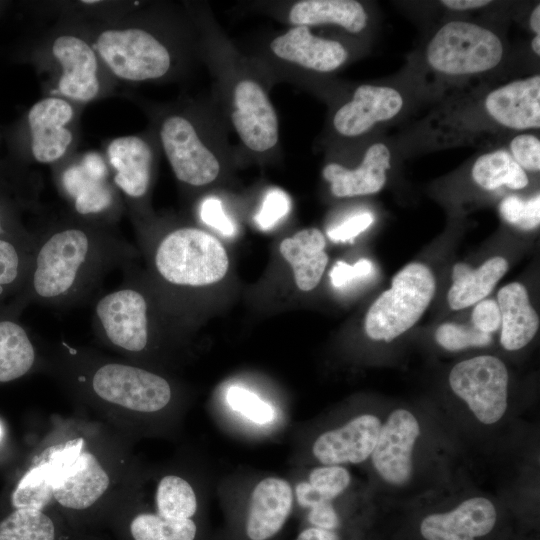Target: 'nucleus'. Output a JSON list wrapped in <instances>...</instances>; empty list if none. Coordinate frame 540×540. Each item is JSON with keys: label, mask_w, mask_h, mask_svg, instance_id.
I'll return each instance as SVG.
<instances>
[{"label": "nucleus", "mask_w": 540, "mask_h": 540, "mask_svg": "<svg viewBox=\"0 0 540 540\" xmlns=\"http://www.w3.org/2000/svg\"><path fill=\"white\" fill-rule=\"evenodd\" d=\"M380 429L381 422L373 415L355 417L321 434L313 444V454L325 465L363 462L372 454Z\"/></svg>", "instance_id": "obj_20"}, {"label": "nucleus", "mask_w": 540, "mask_h": 540, "mask_svg": "<svg viewBox=\"0 0 540 540\" xmlns=\"http://www.w3.org/2000/svg\"><path fill=\"white\" fill-rule=\"evenodd\" d=\"M92 45L101 63L123 81L157 79L171 66L166 46L142 28H107L98 33Z\"/></svg>", "instance_id": "obj_8"}, {"label": "nucleus", "mask_w": 540, "mask_h": 540, "mask_svg": "<svg viewBox=\"0 0 540 540\" xmlns=\"http://www.w3.org/2000/svg\"><path fill=\"white\" fill-rule=\"evenodd\" d=\"M415 417L404 409L392 412L381 426L372 451V462L378 474L391 484H404L412 471V450L419 435Z\"/></svg>", "instance_id": "obj_17"}, {"label": "nucleus", "mask_w": 540, "mask_h": 540, "mask_svg": "<svg viewBox=\"0 0 540 540\" xmlns=\"http://www.w3.org/2000/svg\"><path fill=\"white\" fill-rule=\"evenodd\" d=\"M200 218L205 224L215 228L225 236H232L235 233V226L226 215L218 198L209 197L201 203Z\"/></svg>", "instance_id": "obj_41"}, {"label": "nucleus", "mask_w": 540, "mask_h": 540, "mask_svg": "<svg viewBox=\"0 0 540 540\" xmlns=\"http://www.w3.org/2000/svg\"><path fill=\"white\" fill-rule=\"evenodd\" d=\"M497 303L501 312L502 346L507 350L523 348L539 327V317L530 304L526 288L516 282L504 286L498 292Z\"/></svg>", "instance_id": "obj_26"}, {"label": "nucleus", "mask_w": 540, "mask_h": 540, "mask_svg": "<svg viewBox=\"0 0 540 540\" xmlns=\"http://www.w3.org/2000/svg\"><path fill=\"white\" fill-rule=\"evenodd\" d=\"M23 311L10 301L0 303V384L45 368V346L21 321Z\"/></svg>", "instance_id": "obj_15"}, {"label": "nucleus", "mask_w": 540, "mask_h": 540, "mask_svg": "<svg viewBox=\"0 0 540 540\" xmlns=\"http://www.w3.org/2000/svg\"><path fill=\"white\" fill-rule=\"evenodd\" d=\"M108 513L128 515L127 531L131 540H195L193 519L170 520L148 511L111 508Z\"/></svg>", "instance_id": "obj_32"}, {"label": "nucleus", "mask_w": 540, "mask_h": 540, "mask_svg": "<svg viewBox=\"0 0 540 540\" xmlns=\"http://www.w3.org/2000/svg\"><path fill=\"white\" fill-rule=\"evenodd\" d=\"M453 392L463 399L479 421L497 422L507 407L508 374L494 356H477L453 367L449 375Z\"/></svg>", "instance_id": "obj_11"}, {"label": "nucleus", "mask_w": 540, "mask_h": 540, "mask_svg": "<svg viewBox=\"0 0 540 540\" xmlns=\"http://www.w3.org/2000/svg\"><path fill=\"white\" fill-rule=\"evenodd\" d=\"M149 253L157 279L174 288L192 289L217 283L229 267L227 252L220 241L193 227L168 231Z\"/></svg>", "instance_id": "obj_5"}, {"label": "nucleus", "mask_w": 540, "mask_h": 540, "mask_svg": "<svg viewBox=\"0 0 540 540\" xmlns=\"http://www.w3.org/2000/svg\"><path fill=\"white\" fill-rule=\"evenodd\" d=\"M0 187L10 190L15 193L14 185L11 183L8 173L5 172V169L2 164H0Z\"/></svg>", "instance_id": "obj_49"}, {"label": "nucleus", "mask_w": 540, "mask_h": 540, "mask_svg": "<svg viewBox=\"0 0 540 540\" xmlns=\"http://www.w3.org/2000/svg\"><path fill=\"white\" fill-rule=\"evenodd\" d=\"M373 270V265L368 259H360L354 265L338 261L330 271V280L334 287L344 288L355 280L367 277Z\"/></svg>", "instance_id": "obj_42"}, {"label": "nucleus", "mask_w": 540, "mask_h": 540, "mask_svg": "<svg viewBox=\"0 0 540 540\" xmlns=\"http://www.w3.org/2000/svg\"><path fill=\"white\" fill-rule=\"evenodd\" d=\"M310 509L308 518L314 527L333 530L338 526L337 513L329 501L318 503Z\"/></svg>", "instance_id": "obj_45"}, {"label": "nucleus", "mask_w": 540, "mask_h": 540, "mask_svg": "<svg viewBox=\"0 0 540 540\" xmlns=\"http://www.w3.org/2000/svg\"><path fill=\"white\" fill-rule=\"evenodd\" d=\"M290 209V199L281 189L268 191L259 212L255 216L257 225L264 230L274 227Z\"/></svg>", "instance_id": "obj_38"}, {"label": "nucleus", "mask_w": 540, "mask_h": 540, "mask_svg": "<svg viewBox=\"0 0 540 540\" xmlns=\"http://www.w3.org/2000/svg\"><path fill=\"white\" fill-rule=\"evenodd\" d=\"M107 160L113 170V184L135 210L150 188L153 160L151 147L139 136L117 137L107 146Z\"/></svg>", "instance_id": "obj_18"}, {"label": "nucleus", "mask_w": 540, "mask_h": 540, "mask_svg": "<svg viewBox=\"0 0 540 540\" xmlns=\"http://www.w3.org/2000/svg\"><path fill=\"white\" fill-rule=\"evenodd\" d=\"M427 61L446 75H472L496 67L503 57L499 37L487 28L465 21H450L430 40Z\"/></svg>", "instance_id": "obj_7"}, {"label": "nucleus", "mask_w": 540, "mask_h": 540, "mask_svg": "<svg viewBox=\"0 0 540 540\" xmlns=\"http://www.w3.org/2000/svg\"><path fill=\"white\" fill-rule=\"evenodd\" d=\"M132 440L77 409L54 415L32 456L41 465L61 512H108L136 465Z\"/></svg>", "instance_id": "obj_1"}, {"label": "nucleus", "mask_w": 540, "mask_h": 540, "mask_svg": "<svg viewBox=\"0 0 540 540\" xmlns=\"http://www.w3.org/2000/svg\"><path fill=\"white\" fill-rule=\"evenodd\" d=\"M136 256L135 247L113 227L71 216L36 231L26 281L9 301L22 311L31 304L79 305L108 273L132 264Z\"/></svg>", "instance_id": "obj_3"}, {"label": "nucleus", "mask_w": 540, "mask_h": 540, "mask_svg": "<svg viewBox=\"0 0 540 540\" xmlns=\"http://www.w3.org/2000/svg\"><path fill=\"white\" fill-rule=\"evenodd\" d=\"M371 213L363 212L355 214L338 226L328 230V237L335 242H346L352 240L365 231L373 222Z\"/></svg>", "instance_id": "obj_43"}, {"label": "nucleus", "mask_w": 540, "mask_h": 540, "mask_svg": "<svg viewBox=\"0 0 540 540\" xmlns=\"http://www.w3.org/2000/svg\"><path fill=\"white\" fill-rule=\"evenodd\" d=\"M270 48L281 59L319 72L337 69L348 56L341 43L317 37L306 26H296L276 37Z\"/></svg>", "instance_id": "obj_24"}, {"label": "nucleus", "mask_w": 540, "mask_h": 540, "mask_svg": "<svg viewBox=\"0 0 540 540\" xmlns=\"http://www.w3.org/2000/svg\"><path fill=\"white\" fill-rule=\"evenodd\" d=\"M491 118L514 130L540 127V76L516 80L491 91L485 99Z\"/></svg>", "instance_id": "obj_21"}, {"label": "nucleus", "mask_w": 540, "mask_h": 540, "mask_svg": "<svg viewBox=\"0 0 540 540\" xmlns=\"http://www.w3.org/2000/svg\"><path fill=\"white\" fill-rule=\"evenodd\" d=\"M499 210L506 222L523 230L534 229L540 223V195L536 194L527 201L508 196L501 201Z\"/></svg>", "instance_id": "obj_36"}, {"label": "nucleus", "mask_w": 540, "mask_h": 540, "mask_svg": "<svg viewBox=\"0 0 540 540\" xmlns=\"http://www.w3.org/2000/svg\"><path fill=\"white\" fill-rule=\"evenodd\" d=\"M325 246V237L316 228L298 231L281 242L280 253L291 265L300 290L310 291L320 282L328 263Z\"/></svg>", "instance_id": "obj_27"}, {"label": "nucleus", "mask_w": 540, "mask_h": 540, "mask_svg": "<svg viewBox=\"0 0 540 540\" xmlns=\"http://www.w3.org/2000/svg\"><path fill=\"white\" fill-rule=\"evenodd\" d=\"M149 495L152 496L153 510L118 503L112 504L109 510L122 508L148 511L170 520L192 519L197 512L198 500L194 487L179 474L165 473L156 478L152 493Z\"/></svg>", "instance_id": "obj_31"}, {"label": "nucleus", "mask_w": 540, "mask_h": 540, "mask_svg": "<svg viewBox=\"0 0 540 540\" xmlns=\"http://www.w3.org/2000/svg\"><path fill=\"white\" fill-rule=\"evenodd\" d=\"M296 540H339L333 530L311 527L303 530Z\"/></svg>", "instance_id": "obj_46"}, {"label": "nucleus", "mask_w": 540, "mask_h": 540, "mask_svg": "<svg viewBox=\"0 0 540 540\" xmlns=\"http://www.w3.org/2000/svg\"><path fill=\"white\" fill-rule=\"evenodd\" d=\"M51 53L60 68V97L86 103L99 96L101 61L93 45L78 35L61 34L53 40Z\"/></svg>", "instance_id": "obj_14"}, {"label": "nucleus", "mask_w": 540, "mask_h": 540, "mask_svg": "<svg viewBox=\"0 0 540 540\" xmlns=\"http://www.w3.org/2000/svg\"><path fill=\"white\" fill-rule=\"evenodd\" d=\"M402 106V96L394 88L363 84L355 90L353 98L337 110L333 124L344 136H359L376 123L392 119Z\"/></svg>", "instance_id": "obj_19"}, {"label": "nucleus", "mask_w": 540, "mask_h": 540, "mask_svg": "<svg viewBox=\"0 0 540 540\" xmlns=\"http://www.w3.org/2000/svg\"><path fill=\"white\" fill-rule=\"evenodd\" d=\"M531 47L535 54L540 55V35H535L531 42Z\"/></svg>", "instance_id": "obj_50"}, {"label": "nucleus", "mask_w": 540, "mask_h": 540, "mask_svg": "<svg viewBox=\"0 0 540 540\" xmlns=\"http://www.w3.org/2000/svg\"><path fill=\"white\" fill-rule=\"evenodd\" d=\"M496 517L491 501L475 497L450 512L425 517L420 531L426 540H475L493 529Z\"/></svg>", "instance_id": "obj_22"}, {"label": "nucleus", "mask_w": 540, "mask_h": 540, "mask_svg": "<svg viewBox=\"0 0 540 540\" xmlns=\"http://www.w3.org/2000/svg\"><path fill=\"white\" fill-rule=\"evenodd\" d=\"M122 270L124 278L119 286L95 299L92 329L101 345L142 365L153 345L151 299L132 264Z\"/></svg>", "instance_id": "obj_4"}, {"label": "nucleus", "mask_w": 540, "mask_h": 540, "mask_svg": "<svg viewBox=\"0 0 540 540\" xmlns=\"http://www.w3.org/2000/svg\"><path fill=\"white\" fill-rule=\"evenodd\" d=\"M435 280L430 269L421 263H410L393 278L369 308L365 331L373 340L389 342L410 329L430 304Z\"/></svg>", "instance_id": "obj_6"}, {"label": "nucleus", "mask_w": 540, "mask_h": 540, "mask_svg": "<svg viewBox=\"0 0 540 540\" xmlns=\"http://www.w3.org/2000/svg\"><path fill=\"white\" fill-rule=\"evenodd\" d=\"M491 3L489 0H442L441 4L451 10L464 11L477 9L487 6Z\"/></svg>", "instance_id": "obj_47"}, {"label": "nucleus", "mask_w": 540, "mask_h": 540, "mask_svg": "<svg viewBox=\"0 0 540 540\" xmlns=\"http://www.w3.org/2000/svg\"><path fill=\"white\" fill-rule=\"evenodd\" d=\"M512 158L524 170H540V141L532 134H519L510 142Z\"/></svg>", "instance_id": "obj_39"}, {"label": "nucleus", "mask_w": 540, "mask_h": 540, "mask_svg": "<svg viewBox=\"0 0 540 540\" xmlns=\"http://www.w3.org/2000/svg\"><path fill=\"white\" fill-rule=\"evenodd\" d=\"M9 502L11 511L0 520V540H57L53 510L59 508L40 467L26 465L11 489Z\"/></svg>", "instance_id": "obj_10"}, {"label": "nucleus", "mask_w": 540, "mask_h": 540, "mask_svg": "<svg viewBox=\"0 0 540 540\" xmlns=\"http://www.w3.org/2000/svg\"><path fill=\"white\" fill-rule=\"evenodd\" d=\"M106 160L97 152L85 154L77 163L63 168L57 181L72 206L75 217L113 227L123 212V199L109 180Z\"/></svg>", "instance_id": "obj_9"}, {"label": "nucleus", "mask_w": 540, "mask_h": 540, "mask_svg": "<svg viewBox=\"0 0 540 540\" xmlns=\"http://www.w3.org/2000/svg\"><path fill=\"white\" fill-rule=\"evenodd\" d=\"M289 21L296 26L337 24L351 33H359L367 24L363 6L353 0H303L289 12Z\"/></svg>", "instance_id": "obj_29"}, {"label": "nucleus", "mask_w": 540, "mask_h": 540, "mask_svg": "<svg viewBox=\"0 0 540 540\" xmlns=\"http://www.w3.org/2000/svg\"><path fill=\"white\" fill-rule=\"evenodd\" d=\"M14 193L0 187V234L25 231L28 228L22 222V200Z\"/></svg>", "instance_id": "obj_40"}, {"label": "nucleus", "mask_w": 540, "mask_h": 540, "mask_svg": "<svg viewBox=\"0 0 540 540\" xmlns=\"http://www.w3.org/2000/svg\"><path fill=\"white\" fill-rule=\"evenodd\" d=\"M350 479L349 472L338 465L315 468L309 474L308 481L296 486L297 502L309 508L321 502H330L348 487Z\"/></svg>", "instance_id": "obj_34"}, {"label": "nucleus", "mask_w": 540, "mask_h": 540, "mask_svg": "<svg viewBox=\"0 0 540 540\" xmlns=\"http://www.w3.org/2000/svg\"><path fill=\"white\" fill-rule=\"evenodd\" d=\"M529 25L536 35H540V5H537L529 18Z\"/></svg>", "instance_id": "obj_48"}, {"label": "nucleus", "mask_w": 540, "mask_h": 540, "mask_svg": "<svg viewBox=\"0 0 540 540\" xmlns=\"http://www.w3.org/2000/svg\"><path fill=\"white\" fill-rule=\"evenodd\" d=\"M44 346L43 373L59 384L78 410L131 440L143 431L146 418L167 411L174 401L171 382L144 365L63 339Z\"/></svg>", "instance_id": "obj_2"}, {"label": "nucleus", "mask_w": 540, "mask_h": 540, "mask_svg": "<svg viewBox=\"0 0 540 540\" xmlns=\"http://www.w3.org/2000/svg\"><path fill=\"white\" fill-rule=\"evenodd\" d=\"M439 345L450 351H458L471 346H486L491 343V335L481 332L474 326L445 323L435 332Z\"/></svg>", "instance_id": "obj_35"}, {"label": "nucleus", "mask_w": 540, "mask_h": 540, "mask_svg": "<svg viewBox=\"0 0 540 540\" xmlns=\"http://www.w3.org/2000/svg\"><path fill=\"white\" fill-rule=\"evenodd\" d=\"M293 504L290 484L281 478L268 477L253 489L246 533L251 540H267L278 533L286 522Z\"/></svg>", "instance_id": "obj_23"}, {"label": "nucleus", "mask_w": 540, "mask_h": 540, "mask_svg": "<svg viewBox=\"0 0 540 540\" xmlns=\"http://www.w3.org/2000/svg\"><path fill=\"white\" fill-rule=\"evenodd\" d=\"M2 435H3V430H2V427L0 425V439H1Z\"/></svg>", "instance_id": "obj_51"}, {"label": "nucleus", "mask_w": 540, "mask_h": 540, "mask_svg": "<svg viewBox=\"0 0 540 540\" xmlns=\"http://www.w3.org/2000/svg\"><path fill=\"white\" fill-rule=\"evenodd\" d=\"M226 399L233 410L258 424L268 423L274 417L272 407L247 389L232 386L227 391Z\"/></svg>", "instance_id": "obj_37"}, {"label": "nucleus", "mask_w": 540, "mask_h": 540, "mask_svg": "<svg viewBox=\"0 0 540 540\" xmlns=\"http://www.w3.org/2000/svg\"><path fill=\"white\" fill-rule=\"evenodd\" d=\"M231 120L243 143L253 151H267L278 142L275 109L263 88L253 80L236 84Z\"/></svg>", "instance_id": "obj_16"}, {"label": "nucleus", "mask_w": 540, "mask_h": 540, "mask_svg": "<svg viewBox=\"0 0 540 540\" xmlns=\"http://www.w3.org/2000/svg\"><path fill=\"white\" fill-rule=\"evenodd\" d=\"M471 174L473 180L486 190H495L502 185L522 189L528 185L525 171L502 149L478 157Z\"/></svg>", "instance_id": "obj_33"}, {"label": "nucleus", "mask_w": 540, "mask_h": 540, "mask_svg": "<svg viewBox=\"0 0 540 540\" xmlns=\"http://www.w3.org/2000/svg\"><path fill=\"white\" fill-rule=\"evenodd\" d=\"M507 269V261L499 256L488 259L478 269L457 263L453 267V284L448 291L449 306L459 310L483 300Z\"/></svg>", "instance_id": "obj_28"}, {"label": "nucleus", "mask_w": 540, "mask_h": 540, "mask_svg": "<svg viewBox=\"0 0 540 540\" xmlns=\"http://www.w3.org/2000/svg\"><path fill=\"white\" fill-rule=\"evenodd\" d=\"M160 140L174 175L182 183L199 187L217 178L219 161L187 118L167 117L160 127Z\"/></svg>", "instance_id": "obj_12"}, {"label": "nucleus", "mask_w": 540, "mask_h": 540, "mask_svg": "<svg viewBox=\"0 0 540 540\" xmlns=\"http://www.w3.org/2000/svg\"><path fill=\"white\" fill-rule=\"evenodd\" d=\"M472 323L481 332L491 334L501 326V312L497 301L481 300L472 312Z\"/></svg>", "instance_id": "obj_44"}, {"label": "nucleus", "mask_w": 540, "mask_h": 540, "mask_svg": "<svg viewBox=\"0 0 540 540\" xmlns=\"http://www.w3.org/2000/svg\"><path fill=\"white\" fill-rule=\"evenodd\" d=\"M36 231L0 234V303L22 289L29 271Z\"/></svg>", "instance_id": "obj_30"}, {"label": "nucleus", "mask_w": 540, "mask_h": 540, "mask_svg": "<svg viewBox=\"0 0 540 540\" xmlns=\"http://www.w3.org/2000/svg\"><path fill=\"white\" fill-rule=\"evenodd\" d=\"M390 151L383 143L371 145L356 169H347L337 163L323 168L322 175L331 185L336 197H353L379 192L386 182L390 169Z\"/></svg>", "instance_id": "obj_25"}, {"label": "nucleus", "mask_w": 540, "mask_h": 540, "mask_svg": "<svg viewBox=\"0 0 540 540\" xmlns=\"http://www.w3.org/2000/svg\"><path fill=\"white\" fill-rule=\"evenodd\" d=\"M74 115L71 102L60 96L42 98L29 108L25 129L35 162L53 164L66 155L74 141L70 128Z\"/></svg>", "instance_id": "obj_13"}]
</instances>
